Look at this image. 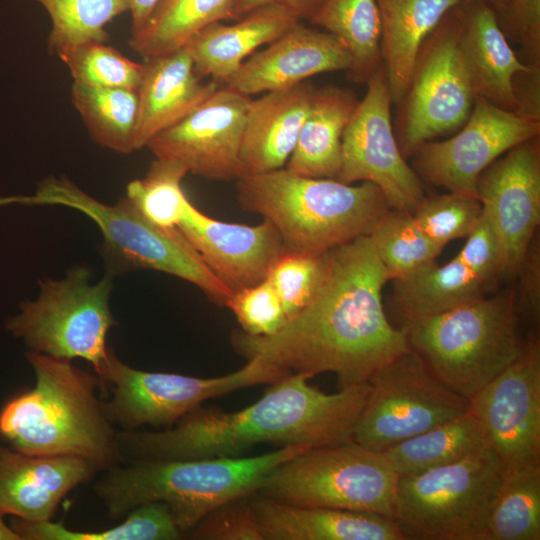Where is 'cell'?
I'll use <instances>...</instances> for the list:
<instances>
[{
  "mask_svg": "<svg viewBox=\"0 0 540 540\" xmlns=\"http://www.w3.org/2000/svg\"><path fill=\"white\" fill-rule=\"evenodd\" d=\"M390 276L369 235L321 256V272L308 304L275 333L256 336L236 330L235 351L288 374L309 378L337 375L339 388L368 383L383 366L410 351L405 333L394 328L383 307Z\"/></svg>",
  "mask_w": 540,
  "mask_h": 540,
  "instance_id": "cell-1",
  "label": "cell"
},
{
  "mask_svg": "<svg viewBox=\"0 0 540 540\" xmlns=\"http://www.w3.org/2000/svg\"><path fill=\"white\" fill-rule=\"evenodd\" d=\"M309 379L305 374L287 375L255 403L235 412L200 405L163 431H120L124 462L240 457L259 444L319 447L354 441L371 385L328 394L310 385Z\"/></svg>",
  "mask_w": 540,
  "mask_h": 540,
  "instance_id": "cell-2",
  "label": "cell"
},
{
  "mask_svg": "<svg viewBox=\"0 0 540 540\" xmlns=\"http://www.w3.org/2000/svg\"><path fill=\"white\" fill-rule=\"evenodd\" d=\"M35 386L8 401L0 412V436L18 451L76 456L100 471L124 463L118 431L97 389V375L71 360L28 351Z\"/></svg>",
  "mask_w": 540,
  "mask_h": 540,
  "instance_id": "cell-3",
  "label": "cell"
},
{
  "mask_svg": "<svg viewBox=\"0 0 540 540\" xmlns=\"http://www.w3.org/2000/svg\"><path fill=\"white\" fill-rule=\"evenodd\" d=\"M310 448L291 445L251 457L129 460L102 471L93 491L110 518L151 502L167 504L183 536L218 506L257 492L273 469Z\"/></svg>",
  "mask_w": 540,
  "mask_h": 540,
  "instance_id": "cell-4",
  "label": "cell"
},
{
  "mask_svg": "<svg viewBox=\"0 0 540 540\" xmlns=\"http://www.w3.org/2000/svg\"><path fill=\"white\" fill-rule=\"evenodd\" d=\"M237 200L279 232L287 251L320 256L369 235L391 209L373 183L346 184L281 168L236 180Z\"/></svg>",
  "mask_w": 540,
  "mask_h": 540,
  "instance_id": "cell-5",
  "label": "cell"
},
{
  "mask_svg": "<svg viewBox=\"0 0 540 540\" xmlns=\"http://www.w3.org/2000/svg\"><path fill=\"white\" fill-rule=\"evenodd\" d=\"M401 329L428 369L468 400L516 360L524 343L514 292L484 296Z\"/></svg>",
  "mask_w": 540,
  "mask_h": 540,
  "instance_id": "cell-6",
  "label": "cell"
},
{
  "mask_svg": "<svg viewBox=\"0 0 540 540\" xmlns=\"http://www.w3.org/2000/svg\"><path fill=\"white\" fill-rule=\"evenodd\" d=\"M10 204L55 205L78 210L99 227L106 246L125 261L192 283L220 305H225L233 294L177 227L152 223L126 197L115 205L105 204L68 178L50 176L38 185L33 195L0 198V207Z\"/></svg>",
  "mask_w": 540,
  "mask_h": 540,
  "instance_id": "cell-7",
  "label": "cell"
},
{
  "mask_svg": "<svg viewBox=\"0 0 540 540\" xmlns=\"http://www.w3.org/2000/svg\"><path fill=\"white\" fill-rule=\"evenodd\" d=\"M505 475L502 461L487 446L458 461L399 476L395 521L405 540H487Z\"/></svg>",
  "mask_w": 540,
  "mask_h": 540,
  "instance_id": "cell-8",
  "label": "cell"
},
{
  "mask_svg": "<svg viewBox=\"0 0 540 540\" xmlns=\"http://www.w3.org/2000/svg\"><path fill=\"white\" fill-rule=\"evenodd\" d=\"M398 478L381 452L350 441L312 447L283 462L257 492L297 506L370 512L395 519Z\"/></svg>",
  "mask_w": 540,
  "mask_h": 540,
  "instance_id": "cell-9",
  "label": "cell"
},
{
  "mask_svg": "<svg viewBox=\"0 0 540 540\" xmlns=\"http://www.w3.org/2000/svg\"><path fill=\"white\" fill-rule=\"evenodd\" d=\"M36 300L24 301L20 312L5 322L29 351L55 358H82L96 375L108 357L106 338L116 321L110 309L113 288L109 275L90 282V270L77 266L60 280L39 281Z\"/></svg>",
  "mask_w": 540,
  "mask_h": 540,
  "instance_id": "cell-10",
  "label": "cell"
},
{
  "mask_svg": "<svg viewBox=\"0 0 540 540\" xmlns=\"http://www.w3.org/2000/svg\"><path fill=\"white\" fill-rule=\"evenodd\" d=\"M462 10L450 9L424 40L409 87L399 104L397 142L404 158L425 142L460 129L475 100L460 50Z\"/></svg>",
  "mask_w": 540,
  "mask_h": 540,
  "instance_id": "cell-11",
  "label": "cell"
},
{
  "mask_svg": "<svg viewBox=\"0 0 540 540\" xmlns=\"http://www.w3.org/2000/svg\"><path fill=\"white\" fill-rule=\"evenodd\" d=\"M287 375L256 358L232 373L211 378L147 372L122 362L109 349L97 376L103 385L113 388L112 398L105 402L111 423L123 430H137L144 425L171 428L208 399L272 384Z\"/></svg>",
  "mask_w": 540,
  "mask_h": 540,
  "instance_id": "cell-12",
  "label": "cell"
},
{
  "mask_svg": "<svg viewBox=\"0 0 540 540\" xmlns=\"http://www.w3.org/2000/svg\"><path fill=\"white\" fill-rule=\"evenodd\" d=\"M353 440L384 452L469 410V400L441 382L412 350L380 368Z\"/></svg>",
  "mask_w": 540,
  "mask_h": 540,
  "instance_id": "cell-13",
  "label": "cell"
},
{
  "mask_svg": "<svg viewBox=\"0 0 540 540\" xmlns=\"http://www.w3.org/2000/svg\"><path fill=\"white\" fill-rule=\"evenodd\" d=\"M342 135L338 177L346 184H375L391 209L413 213L425 197L423 181L402 155L391 124V97L381 65Z\"/></svg>",
  "mask_w": 540,
  "mask_h": 540,
  "instance_id": "cell-14",
  "label": "cell"
},
{
  "mask_svg": "<svg viewBox=\"0 0 540 540\" xmlns=\"http://www.w3.org/2000/svg\"><path fill=\"white\" fill-rule=\"evenodd\" d=\"M539 134L540 121L477 97L460 131L445 141L423 143L412 155V168L422 181L477 197L480 174L507 151Z\"/></svg>",
  "mask_w": 540,
  "mask_h": 540,
  "instance_id": "cell-15",
  "label": "cell"
},
{
  "mask_svg": "<svg viewBox=\"0 0 540 540\" xmlns=\"http://www.w3.org/2000/svg\"><path fill=\"white\" fill-rule=\"evenodd\" d=\"M506 470L540 463V342L524 340L516 360L469 399Z\"/></svg>",
  "mask_w": 540,
  "mask_h": 540,
  "instance_id": "cell-16",
  "label": "cell"
},
{
  "mask_svg": "<svg viewBox=\"0 0 540 540\" xmlns=\"http://www.w3.org/2000/svg\"><path fill=\"white\" fill-rule=\"evenodd\" d=\"M250 96L224 85L185 118L153 137L147 148L210 180L243 176L240 148Z\"/></svg>",
  "mask_w": 540,
  "mask_h": 540,
  "instance_id": "cell-17",
  "label": "cell"
},
{
  "mask_svg": "<svg viewBox=\"0 0 540 540\" xmlns=\"http://www.w3.org/2000/svg\"><path fill=\"white\" fill-rule=\"evenodd\" d=\"M482 213L500 245L502 276L517 273L540 223L539 136L488 166L476 183Z\"/></svg>",
  "mask_w": 540,
  "mask_h": 540,
  "instance_id": "cell-18",
  "label": "cell"
},
{
  "mask_svg": "<svg viewBox=\"0 0 540 540\" xmlns=\"http://www.w3.org/2000/svg\"><path fill=\"white\" fill-rule=\"evenodd\" d=\"M177 228L233 292L265 280L274 262L287 251L268 220L255 226L228 223L209 217L191 202Z\"/></svg>",
  "mask_w": 540,
  "mask_h": 540,
  "instance_id": "cell-19",
  "label": "cell"
},
{
  "mask_svg": "<svg viewBox=\"0 0 540 540\" xmlns=\"http://www.w3.org/2000/svg\"><path fill=\"white\" fill-rule=\"evenodd\" d=\"M351 57L330 33L300 22L245 60L224 83L250 96L293 87L324 72L348 70Z\"/></svg>",
  "mask_w": 540,
  "mask_h": 540,
  "instance_id": "cell-20",
  "label": "cell"
},
{
  "mask_svg": "<svg viewBox=\"0 0 540 540\" xmlns=\"http://www.w3.org/2000/svg\"><path fill=\"white\" fill-rule=\"evenodd\" d=\"M99 472L81 457L0 447V512L32 522L50 521L64 496Z\"/></svg>",
  "mask_w": 540,
  "mask_h": 540,
  "instance_id": "cell-21",
  "label": "cell"
},
{
  "mask_svg": "<svg viewBox=\"0 0 540 540\" xmlns=\"http://www.w3.org/2000/svg\"><path fill=\"white\" fill-rule=\"evenodd\" d=\"M249 499L263 540H405L395 519L385 515L297 506L258 492Z\"/></svg>",
  "mask_w": 540,
  "mask_h": 540,
  "instance_id": "cell-22",
  "label": "cell"
},
{
  "mask_svg": "<svg viewBox=\"0 0 540 540\" xmlns=\"http://www.w3.org/2000/svg\"><path fill=\"white\" fill-rule=\"evenodd\" d=\"M219 85L202 82L183 48L145 59L137 93L135 150L176 124L209 98Z\"/></svg>",
  "mask_w": 540,
  "mask_h": 540,
  "instance_id": "cell-23",
  "label": "cell"
},
{
  "mask_svg": "<svg viewBox=\"0 0 540 540\" xmlns=\"http://www.w3.org/2000/svg\"><path fill=\"white\" fill-rule=\"evenodd\" d=\"M315 87L304 81L249 103L240 148L243 175L284 168L309 110Z\"/></svg>",
  "mask_w": 540,
  "mask_h": 540,
  "instance_id": "cell-24",
  "label": "cell"
},
{
  "mask_svg": "<svg viewBox=\"0 0 540 540\" xmlns=\"http://www.w3.org/2000/svg\"><path fill=\"white\" fill-rule=\"evenodd\" d=\"M460 50L477 97L516 112L512 80L531 67L520 61L487 0H461Z\"/></svg>",
  "mask_w": 540,
  "mask_h": 540,
  "instance_id": "cell-25",
  "label": "cell"
},
{
  "mask_svg": "<svg viewBox=\"0 0 540 540\" xmlns=\"http://www.w3.org/2000/svg\"><path fill=\"white\" fill-rule=\"evenodd\" d=\"M299 22L286 7L265 5L250 11L234 24L225 25L218 21L205 26L187 41L184 49L200 78L210 76L217 83H225L247 56Z\"/></svg>",
  "mask_w": 540,
  "mask_h": 540,
  "instance_id": "cell-26",
  "label": "cell"
},
{
  "mask_svg": "<svg viewBox=\"0 0 540 540\" xmlns=\"http://www.w3.org/2000/svg\"><path fill=\"white\" fill-rule=\"evenodd\" d=\"M359 100L348 88H315L295 148L284 168L292 173L336 179L342 164V135Z\"/></svg>",
  "mask_w": 540,
  "mask_h": 540,
  "instance_id": "cell-27",
  "label": "cell"
},
{
  "mask_svg": "<svg viewBox=\"0 0 540 540\" xmlns=\"http://www.w3.org/2000/svg\"><path fill=\"white\" fill-rule=\"evenodd\" d=\"M381 18V58L392 103L407 92L419 50L443 16L461 0H376Z\"/></svg>",
  "mask_w": 540,
  "mask_h": 540,
  "instance_id": "cell-28",
  "label": "cell"
},
{
  "mask_svg": "<svg viewBox=\"0 0 540 540\" xmlns=\"http://www.w3.org/2000/svg\"><path fill=\"white\" fill-rule=\"evenodd\" d=\"M392 282V306L402 326L487 296L496 283L455 258L443 265L434 261Z\"/></svg>",
  "mask_w": 540,
  "mask_h": 540,
  "instance_id": "cell-29",
  "label": "cell"
},
{
  "mask_svg": "<svg viewBox=\"0 0 540 540\" xmlns=\"http://www.w3.org/2000/svg\"><path fill=\"white\" fill-rule=\"evenodd\" d=\"M309 22L324 28L348 51L351 81L367 83L382 65L381 18L376 0H324Z\"/></svg>",
  "mask_w": 540,
  "mask_h": 540,
  "instance_id": "cell-30",
  "label": "cell"
},
{
  "mask_svg": "<svg viewBox=\"0 0 540 540\" xmlns=\"http://www.w3.org/2000/svg\"><path fill=\"white\" fill-rule=\"evenodd\" d=\"M488 444L485 433L470 409L426 432L381 452L399 475H414L458 461Z\"/></svg>",
  "mask_w": 540,
  "mask_h": 540,
  "instance_id": "cell-31",
  "label": "cell"
},
{
  "mask_svg": "<svg viewBox=\"0 0 540 540\" xmlns=\"http://www.w3.org/2000/svg\"><path fill=\"white\" fill-rule=\"evenodd\" d=\"M233 0H161L129 46L144 59L185 46L205 26L230 19Z\"/></svg>",
  "mask_w": 540,
  "mask_h": 540,
  "instance_id": "cell-32",
  "label": "cell"
},
{
  "mask_svg": "<svg viewBox=\"0 0 540 540\" xmlns=\"http://www.w3.org/2000/svg\"><path fill=\"white\" fill-rule=\"evenodd\" d=\"M72 102L90 136L121 154L135 150L137 93L135 90L73 82Z\"/></svg>",
  "mask_w": 540,
  "mask_h": 540,
  "instance_id": "cell-33",
  "label": "cell"
},
{
  "mask_svg": "<svg viewBox=\"0 0 540 540\" xmlns=\"http://www.w3.org/2000/svg\"><path fill=\"white\" fill-rule=\"evenodd\" d=\"M10 527L21 540H176L183 538L171 511L163 502L131 510L119 525L94 532L73 531L52 520L32 522L13 517Z\"/></svg>",
  "mask_w": 540,
  "mask_h": 540,
  "instance_id": "cell-34",
  "label": "cell"
},
{
  "mask_svg": "<svg viewBox=\"0 0 540 540\" xmlns=\"http://www.w3.org/2000/svg\"><path fill=\"white\" fill-rule=\"evenodd\" d=\"M487 540H540V463L506 470Z\"/></svg>",
  "mask_w": 540,
  "mask_h": 540,
  "instance_id": "cell-35",
  "label": "cell"
},
{
  "mask_svg": "<svg viewBox=\"0 0 540 540\" xmlns=\"http://www.w3.org/2000/svg\"><path fill=\"white\" fill-rule=\"evenodd\" d=\"M390 281L435 261L442 247L429 239L412 213L390 209L369 234Z\"/></svg>",
  "mask_w": 540,
  "mask_h": 540,
  "instance_id": "cell-36",
  "label": "cell"
},
{
  "mask_svg": "<svg viewBox=\"0 0 540 540\" xmlns=\"http://www.w3.org/2000/svg\"><path fill=\"white\" fill-rule=\"evenodd\" d=\"M48 13L51 30L48 49L59 50L80 43H106L105 26L122 13L128 12L126 0H32Z\"/></svg>",
  "mask_w": 540,
  "mask_h": 540,
  "instance_id": "cell-37",
  "label": "cell"
},
{
  "mask_svg": "<svg viewBox=\"0 0 540 540\" xmlns=\"http://www.w3.org/2000/svg\"><path fill=\"white\" fill-rule=\"evenodd\" d=\"M187 173L177 161L156 158L145 177L127 185L126 198L152 223L176 228L190 202L182 189Z\"/></svg>",
  "mask_w": 540,
  "mask_h": 540,
  "instance_id": "cell-38",
  "label": "cell"
},
{
  "mask_svg": "<svg viewBox=\"0 0 540 540\" xmlns=\"http://www.w3.org/2000/svg\"><path fill=\"white\" fill-rule=\"evenodd\" d=\"M56 55L76 82L137 90L143 63H137L104 42L90 41L65 47Z\"/></svg>",
  "mask_w": 540,
  "mask_h": 540,
  "instance_id": "cell-39",
  "label": "cell"
},
{
  "mask_svg": "<svg viewBox=\"0 0 540 540\" xmlns=\"http://www.w3.org/2000/svg\"><path fill=\"white\" fill-rule=\"evenodd\" d=\"M481 215L477 197L451 191L425 196L412 213L421 231L442 248L455 239L466 238Z\"/></svg>",
  "mask_w": 540,
  "mask_h": 540,
  "instance_id": "cell-40",
  "label": "cell"
},
{
  "mask_svg": "<svg viewBox=\"0 0 540 540\" xmlns=\"http://www.w3.org/2000/svg\"><path fill=\"white\" fill-rule=\"evenodd\" d=\"M321 256L286 251L269 269L265 279L278 294L287 320L311 300L320 277Z\"/></svg>",
  "mask_w": 540,
  "mask_h": 540,
  "instance_id": "cell-41",
  "label": "cell"
},
{
  "mask_svg": "<svg viewBox=\"0 0 540 540\" xmlns=\"http://www.w3.org/2000/svg\"><path fill=\"white\" fill-rule=\"evenodd\" d=\"M224 306L234 313L241 330L250 335H271L287 320L278 294L266 279L233 292Z\"/></svg>",
  "mask_w": 540,
  "mask_h": 540,
  "instance_id": "cell-42",
  "label": "cell"
},
{
  "mask_svg": "<svg viewBox=\"0 0 540 540\" xmlns=\"http://www.w3.org/2000/svg\"><path fill=\"white\" fill-rule=\"evenodd\" d=\"M249 496L237 498L218 506L186 532L183 538L195 540H263Z\"/></svg>",
  "mask_w": 540,
  "mask_h": 540,
  "instance_id": "cell-43",
  "label": "cell"
},
{
  "mask_svg": "<svg viewBox=\"0 0 540 540\" xmlns=\"http://www.w3.org/2000/svg\"><path fill=\"white\" fill-rule=\"evenodd\" d=\"M495 13L506 38L520 46V61L540 68V0H508Z\"/></svg>",
  "mask_w": 540,
  "mask_h": 540,
  "instance_id": "cell-44",
  "label": "cell"
},
{
  "mask_svg": "<svg viewBox=\"0 0 540 540\" xmlns=\"http://www.w3.org/2000/svg\"><path fill=\"white\" fill-rule=\"evenodd\" d=\"M454 257L479 275L497 280L502 276V257L498 238L487 218L481 215Z\"/></svg>",
  "mask_w": 540,
  "mask_h": 540,
  "instance_id": "cell-45",
  "label": "cell"
},
{
  "mask_svg": "<svg viewBox=\"0 0 540 540\" xmlns=\"http://www.w3.org/2000/svg\"><path fill=\"white\" fill-rule=\"evenodd\" d=\"M520 275L519 294L515 295L517 315L536 325L540 317V247L534 237L517 271ZM515 294V293H514Z\"/></svg>",
  "mask_w": 540,
  "mask_h": 540,
  "instance_id": "cell-46",
  "label": "cell"
},
{
  "mask_svg": "<svg viewBox=\"0 0 540 540\" xmlns=\"http://www.w3.org/2000/svg\"><path fill=\"white\" fill-rule=\"evenodd\" d=\"M516 113L540 121V68L516 73L512 80Z\"/></svg>",
  "mask_w": 540,
  "mask_h": 540,
  "instance_id": "cell-47",
  "label": "cell"
},
{
  "mask_svg": "<svg viewBox=\"0 0 540 540\" xmlns=\"http://www.w3.org/2000/svg\"><path fill=\"white\" fill-rule=\"evenodd\" d=\"M324 0H233L232 20H238L250 11L270 4H277L289 9L299 20L307 19L316 12Z\"/></svg>",
  "mask_w": 540,
  "mask_h": 540,
  "instance_id": "cell-48",
  "label": "cell"
},
{
  "mask_svg": "<svg viewBox=\"0 0 540 540\" xmlns=\"http://www.w3.org/2000/svg\"><path fill=\"white\" fill-rule=\"evenodd\" d=\"M161 0H126L131 15V35L142 30Z\"/></svg>",
  "mask_w": 540,
  "mask_h": 540,
  "instance_id": "cell-49",
  "label": "cell"
},
{
  "mask_svg": "<svg viewBox=\"0 0 540 540\" xmlns=\"http://www.w3.org/2000/svg\"><path fill=\"white\" fill-rule=\"evenodd\" d=\"M4 514L0 512V540H21L15 531L3 520Z\"/></svg>",
  "mask_w": 540,
  "mask_h": 540,
  "instance_id": "cell-50",
  "label": "cell"
},
{
  "mask_svg": "<svg viewBox=\"0 0 540 540\" xmlns=\"http://www.w3.org/2000/svg\"><path fill=\"white\" fill-rule=\"evenodd\" d=\"M507 1L508 0H487V2L491 5L495 12L501 10L505 6Z\"/></svg>",
  "mask_w": 540,
  "mask_h": 540,
  "instance_id": "cell-51",
  "label": "cell"
}]
</instances>
